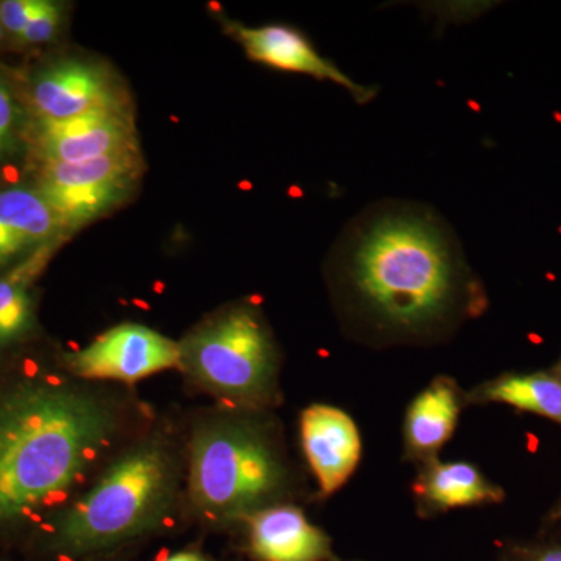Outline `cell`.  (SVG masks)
<instances>
[{
    "instance_id": "obj_1",
    "label": "cell",
    "mask_w": 561,
    "mask_h": 561,
    "mask_svg": "<svg viewBox=\"0 0 561 561\" xmlns=\"http://www.w3.org/2000/svg\"><path fill=\"white\" fill-rule=\"evenodd\" d=\"M327 276L343 328L365 345H435L489 309L456 232L419 202L386 198L360 210Z\"/></svg>"
},
{
    "instance_id": "obj_2",
    "label": "cell",
    "mask_w": 561,
    "mask_h": 561,
    "mask_svg": "<svg viewBox=\"0 0 561 561\" xmlns=\"http://www.w3.org/2000/svg\"><path fill=\"white\" fill-rule=\"evenodd\" d=\"M117 426L116 405L87 387L24 381L0 391V524L60 501Z\"/></svg>"
},
{
    "instance_id": "obj_3",
    "label": "cell",
    "mask_w": 561,
    "mask_h": 561,
    "mask_svg": "<svg viewBox=\"0 0 561 561\" xmlns=\"http://www.w3.org/2000/svg\"><path fill=\"white\" fill-rule=\"evenodd\" d=\"M187 481L192 507L216 526L243 524L254 513L287 502L294 490L289 460L271 416L239 409L197 424Z\"/></svg>"
},
{
    "instance_id": "obj_4",
    "label": "cell",
    "mask_w": 561,
    "mask_h": 561,
    "mask_svg": "<svg viewBox=\"0 0 561 561\" xmlns=\"http://www.w3.org/2000/svg\"><path fill=\"white\" fill-rule=\"evenodd\" d=\"M180 461L171 443L147 438L117 457L61 513L54 546L69 557L119 548L157 529L179 496Z\"/></svg>"
},
{
    "instance_id": "obj_5",
    "label": "cell",
    "mask_w": 561,
    "mask_h": 561,
    "mask_svg": "<svg viewBox=\"0 0 561 561\" xmlns=\"http://www.w3.org/2000/svg\"><path fill=\"white\" fill-rule=\"evenodd\" d=\"M180 370L230 409L265 411L279 400V348L251 302L201 321L180 342Z\"/></svg>"
},
{
    "instance_id": "obj_6",
    "label": "cell",
    "mask_w": 561,
    "mask_h": 561,
    "mask_svg": "<svg viewBox=\"0 0 561 561\" xmlns=\"http://www.w3.org/2000/svg\"><path fill=\"white\" fill-rule=\"evenodd\" d=\"M140 175L139 149L80 162H46L38 191L65 231H72L127 202Z\"/></svg>"
},
{
    "instance_id": "obj_7",
    "label": "cell",
    "mask_w": 561,
    "mask_h": 561,
    "mask_svg": "<svg viewBox=\"0 0 561 561\" xmlns=\"http://www.w3.org/2000/svg\"><path fill=\"white\" fill-rule=\"evenodd\" d=\"M73 376L87 381L138 382L180 368V343L151 328L122 323L65 357Z\"/></svg>"
},
{
    "instance_id": "obj_8",
    "label": "cell",
    "mask_w": 561,
    "mask_h": 561,
    "mask_svg": "<svg viewBox=\"0 0 561 561\" xmlns=\"http://www.w3.org/2000/svg\"><path fill=\"white\" fill-rule=\"evenodd\" d=\"M31 99L39 121H66L99 111L128 108L124 90L111 70L80 57L61 58L36 70Z\"/></svg>"
},
{
    "instance_id": "obj_9",
    "label": "cell",
    "mask_w": 561,
    "mask_h": 561,
    "mask_svg": "<svg viewBox=\"0 0 561 561\" xmlns=\"http://www.w3.org/2000/svg\"><path fill=\"white\" fill-rule=\"evenodd\" d=\"M228 32L241 44L247 57L260 65L284 72L301 73L321 81H331L348 91L353 101L359 105H367L378 95V88L351 79L348 73L323 57L300 31L289 25L247 27L232 22Z\"/></svg>"
},
{
    "instance_id": "obj_10",
    "label": "cell",
    "mask_w": 561,
    "mask_h": 561,
    "mask_svg": "<svg viewBox=\"0 0 561 561\" xmlns=\"http://www.w3.org/2000/svg\"><path fill=\"white\" fill-rule=\"evenodd\" d=\"M300 440L320 497L337 493L359 467L364 451L360 431L353 416L341 408H306L300 416Z\"/></svg>"
},
{
    "instance_id": "obj_11",
    "label": "cell",
    "mask_w": 561,
    "mask_h": 561,
    "mask_svg": "<svg viewBox=\"0 0 561 561\" xmlns=\"http://www.w3.org/2000/svg\"><path fill=\"white\" fill-rule=\"evenodd\" d=\"M36 136L46 162H80L138 149L135 119L128 108L39 121Z\"/></svg>"
},
{
    "instance_id": "obj_12",
    "label": "cell",
    "mask_w": 561,
    "mask_h": 561,
    "mask_svg": "<svg viewBox=\"0 0 561 561\" xmlns=\"http://www.w3.org/2000/svg\"><path fill=\"white\" fill-rule=\"evenodd\" d=\"M243 524L249 551L257 561H341L327 531L289 502L254 513Z\"/></svg>"
},
{
    "instance_id": "obj_13",
    "label": "cell",
    "mask_w": 561,
    "mask_h": 561,
    "mask_svg": "<svg viewBox=\"0 0 561 561\" xmlns=\"http://www.w3.org/2000/svg\"><path fill=\"white\" fill-rule=\"evenodd\" d=\"M468 408L467 391L456 379L437 376L413 398L402 424L404 459L427 463L438 459L446 443L451 440L460 413Z\"/></svg>"
},
{
    "instance_id": "obj_14",
    "label": "cell",
    "mask_w": 561,
    "mask_h": 561,
    "mask_svg": "<svg viewBox=\"0 0 561 561\" xmlns=\"http://www.w3.org/2000/svg\"><path fill=\"white\" fill-rule=\"evenodd\" d=\"M412 493L421 518H434L457 508L501 504L505 500L504 489L490 481L476 465L440 459L421 465Z\"/></svg>"
},
{
    "instance_id": "obj_15",
    "label": "cell",
    "mask_w": 561,
    "mask_h": 561,
    "mask_svg": "<svg viewBox=\"0 0 561 561\" xmlns=\"http://www.w3.org/2000/svg\"><path fill=\"white\" fill-rule=\"evenodd\" d=\"M62 231L38 190L11 186L0 191V268L46 249Z\"/></svg>"
},
{
    "instance_id": "obj_16",
    "label": "cell",
    "mask_w": 561,
    "mask_h": 561,
    "mask_svg": "<svg viewBox=\"0 0 561 561\" xmlns=\"http://www.w3.org/2000/svg\"><path fill=\"white\" fill-rule=\"evenodd\" d=\"M467 404L507 405L561 426V378L552 370L502 373L468 390Z\"/></svg>"
},
{
    "instance_id": "obj_17",
    "label": "cell",
    "mask_w": 561,
    "mask_h": 561,
    "mask_svg": "<svg viewBox=\"0 0 561 561\" xmlns=\"http://www.w3.org/2000/svg\"><path fill=\"white\" fill-rule=\"evenodd\" d=\"M35 265L0 278V351L21 342L35 324L31 273Z\"/></svg>"
},
{
    "instance_id": "obj_18",
    "label": "cell",
    "mask_w": 561,
    "mask_h": 561,
    "mask_svg": "<svg viewBox=\"0 0 561 561\" xmlns=\"http://www.w3.org/2000/svg\"><path fill=\"white\" fill-rule=\"evenodd\" d=\"M22 111L7 81L0 77V160H9L21 147Z\"/></svg>"
},
{
    "instance_id": "obj_19",
    "label": "cell",
    "mask_w": 561,
    "mask_h": 561,
    "mask_svg": "<svg viewBox=\"0 0 561 561\" xmlns=\"http://www.w3.org/2000/svg\"><path fill=\"white\" fill-rule=\"evenodd\" d=\"M505 561H561V534L542 535L538 540L512 542L502 553Z\"/></svg>"
},
{
    "instance_id": "obj_20",
    "label": "cell",
    "mask_w": 561,
    "mask_h": 561,
    "mask_svg": "<svg viewBox=\"0 0 561 561\" xmlns=\"http://www.w3.org/2000/svg\"><path fill=\"white\" fill-rule=\"evenodd\" d=\"M62 22L61 3L49 2L24 28L20 39L27 44H46L57 38Z\"/></svg>"
},
{
    "instance_id": "obj_21",
    "label": "cell",
    "mask_w": 561,
    "mask_h": 561,
    "mask_svg": "<svg viewBox=\"0 0 561 561\" xmlns=\"http://www.w3.org/2000/svg\"><path fill=\"white\" fill-rule=\"evenodd\" d=\"M46 5L47 0H5L0 3V24L3 31L20 38L28 22L38 16Z\"/></svg>"
},
{
    "instance_id": "obj_22",
    "label": "cell",
    "mask_w": 561,
    "mask_h": 561,
    "mask_svg": "<svg viewBox=\"0 0 561 561\" xmlns=\"http://www.w3.org/2000/svg\"><path fill=\"white\" fill-rule=\"evenodd\" d=\"M546 529H556L561 524V493L559 500L553 502L552 507L549 508L548 515L542 519Z\"/></svg>"
},
{
    "instance_id": "obj_23",
    "label": "cell",
    "mask_w": 561,
    "mask_h": 561,
    "mask_svg": "<svg viewBox=\"0 0 561 561\" xmlns=\"http://www.w3.org/2000/svg\"><path fill=\"white\" fill-rule=\"evenodd\" d=\"M160 561H208V559L201 552L181 551L172 553V556L165 557V559Z\"/></svg>"
},
{
    "instance_id": "obj_24",
    "label": "cell",
    "mask_w": 561,
    "mask_h": 561,
    "mask_svg": "<svg viewBox=\"0 0 561 561\" xmlns=\"http://www.w3.org/2000/svg\"><path fill=\"white\" fill-rule=\"evenodd\" d=\"M551 370L553 373H556L557 376H559V378H561V357L559 360H557V364L553 365V367L551 368Z\"/></svg>"
},
{
    "instance_id": "obj_25",
    "label": "cell",
    "mask_w": 561,
    "mask_h": 561,
    "mask_svg": "<svg viewBox=\"0 0 561 561\" xmlns=\"http://www.w3.org/2000/svg\"><path fill=\"white\" fill-rule=\"evenodd\" d=\"M3 32L5 31H3L2 24H0V41L3 38Z\"/></svg>"
},
{
    "instance_id": "obj_26",
    "label": "cell",
    "mask_w": 561,
    "mask_h": 561,
    "mask_svg": "<svg viewBox=\"0 0 561 561\" xmlns=\"http://www.w3.org/2000/svg\"><path fill=\"white\" fill-rule=\"evenodd\" d=\"M500 561H505V560H504V559H502V557H501V560H500Z\"/></svg>"
},
{
    "instance_id": "obj_27",
    "label": "cell",
    "mask_w": 561,
    "mask_h": 561,
    "mask_svg": "<svg viewBox=\"0 0 561 561\" xmlns=\"http://www.w3.org/2000/svg\"><path fill=\"white\" fill-rule=\"evenodd\" d=\"M560 526H561V524H560ZM559 534H561V531H559Z\"/></svg>"
}]
</instances>
